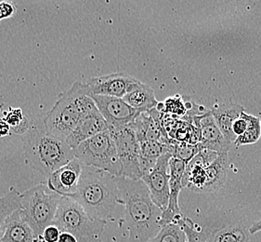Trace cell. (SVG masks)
<instances>
[{
    "mask_svg": "<svg viewBox=\"0 0 261 242\" xmlns=\"http://www.w3.org/2000/svg\"><path fill=\"white\" fill-rule=\"evenodd\" d=\"M83 164L77 158H73L68 163L50 174L47 180L48 189L62 197L73 195L79 188Z\"/></svg>",
    "mask_w": 261,
    "mask_h": 242,
    "instance_id": "obj_14",
    "label": "cell"
},
{
    "mask_svg": "<svg viewBox=\"0 0 261 242\" xmlns=\"http://www.w3.org/2000/svg\"><path fill=\"white\" fill-rule=\"evenodd\" d=\"M99 110L88 94L86 83L74 82L69 90L59 95L57 102L44 117V127L53 135L66 138L87 116Z\"/></svg>",
    "mask_w": 261,
    "mask_h": 242,
    "instance_id": "obj_4",
    "label": "cell"
},
{
    "mask_svg": "<svg viewBox=\"0 0 261 242\" xmlns=\"http://www.w3.org/2000/svg\"><path fill=\"white\" fill-rule=\"evenodd\" d=\"M18 210L9 216L2 227L1 242H39L34 230L24 221Z\"/></svg>",
    "mask_w": 261,
    "mask_h": 242,
    "instance_id": "obj_19",
    "label": "cell"
},
{
    "mask_svg": "<svg viewBox=\"0 0 261 242\" xmlns=\"http://www.w3.org/2000/svg\"><path fill=\"white\" fill-rule=\"evenodd\" d=\"M120 160L121 176L133 180L142 178L140 166V143L131 124L109 129Z\"/></svg>",
    "mask_w": 261,
    "mask_h": 242,
    "instance_id": "obj_8",
    "label": "cell"
},
{
    "mask_svg": "<svg viewBox=\"0 0 261 242\" xmlns=\"http://www.w3.org/2000/svg\"><path fill=\"white\" fill-rule=\"evenodd\" d=\"M156 109L167 114H172L173 116H177L178 117H182L187 113L185 103H182V99L179 96L169 98L164 104H158Z\"/></svg>",
    "mask_w": 261,
    "mask_h": 242,
    "instance_id": "obj_28",
    "label": "cell"
},
{
    "mask_svg": "<svg viewBox=\"0 0 261 242\" xmlns=\"http://www.w3.org/2000/svg\"><path fill=\"white\" fill-rule=\"evenodd\" d=\"M248 232L241 224L230 225L216 230L208 242H249Z\"/></svg>",
    "mask_w": 261,
    "mask_h": 242,
    "instance_id": "obj_23",
    "label": "cell"
},
{
    "mask_svg": "<svg viewBox=\"0 0 261 242\" xmlns=\"http://www.w3.org/2000/svg\"><path fill=\"white\" fill-rule=\"evenodd\" d=\"M172 158L171 153L163 155L151 172L141 178L149 188L152 202L162 211L167 210L169 202V161Z\"/></svg>",
    "mask_w": 261,
    "mask_h": 242,
    "instance_id": "obj_9",
    "label": "cell"
},
{
    "mask_svg": "<svg viewBox=\"0 0 261 242\" xmlns=\"http://www.w3.org/2000/svg\"><path fill=\"white\" fill-rule=\"evenodd\" d=\"M93 242H102L101 240H100V238H99V239H97V240H95V241Z\"/></svg>",
    "mask_w": 261,
    "mask_h": 242,
    "instance_id": "obj_37",
    "label": "cell"
},
{
    "mask_svg": "<svg viewBox=\"0 0 261 242\" xmlns=\"http://www.w3.org/2000/svg\"><path fill=\"white\" fill-rule=\"evenodd\" d=\"M99 113L105 117L109 129L115 127L129 125L141 114L140 111L132 108L122 98L102 96V95H89Z\"/></svg>",
    "mask_w": 261,
    "mask_h": 242,
    "instance_id": "obj_10",
    "label": "cell"
},
{
    "mask_svg": "<svg viewBox=\"0 0 261 242\" xmlns=\"http://www.w3.org/2000/svg\"><path fill=\"white\" fill-rule=\"evenodd\" d=\"M182 120L192 123L200 132V144L203 149L219 153H228L232 144L226 141L220 128L217 125L211 111L207 110L201 116L193 117L182 116Z\"/></svg>",
    "mask_w": 261,
    "mask_h": 242,
    "instance_id": "obj_11",
    "label": "cell"
},
{
    "mask_svg": "<svg viewBox=\"0 0 261 242\" xmlns=\"http://www.w3.org/2000/svg\"><path fill=\"white\" fill-rule=\"evenodd\" d=\"M140 143V166L142 176L149 174L155 166L159 158L172 152V143L160 142H143ZM172 154V153H171Z\"/></svg>",
    "mask_w": 261,
    "mask_h": 242,
    "instance_id": "obj_22",
    "label": "cell"
},
{
    "mask_svg": "<svg viewBox=\"0 0 261 242\" xmlns=\"http://www.w3.org/2000/svg\"><path fill=\"white\" fill-rule=\"evenodd\" d=\"M22 148L27 166L47 178L74 158V151L66 141L47 132L45 127L32 125L22 136Z\"/></svg>",
    "mask_w": 261,
    "mask_h": 242,
    "instance_id": "obj_3",
    "label": "cell"
},
{
    "mask_svg": "<svg viewBox=\"0 0 261 242\" xmlns=\"http://www.w3.org/2000/svg\"><path fill=\"white\" fill-rule=\"evenodd\" d=\"M247 120L241 115L240 117L238 119H236L232 125V132L234 133L236 137L241 136L243 135L247 129Z\"/></svg>",
    "mask_w": 261,
    "mask_h": 242,
    "instance_id": "obj_32",
    "label": "cell"
},
{
    "mask_svg": "<svg viewBox=\"0 0 261 242\" xmlns=\"http://www.w3.org/2000/svg\"><path fill=\"white\" fill-rule=\"evenodd\" d=\"M11 126L4 120V118L0 119V138L9 136V135H11Z\"/></svg>",
    "mask_w": 261,
    "mask_h": 242,
    "instance_id": "obj_33",
    "label": "cell"
},
{
    "mask_svg": "<svg viewBox=\"0 0 261 242\" xmlns=\"http://www.w3.org/2000/svg\"><path fill=\"white\" fill-rule=\"evenodd\" d=\"M203 148L201 147L200 142L197 144H191L188 142H178L173 140L171 153L173 158H178L188 163Z\"/></svg>",
    "mask_w": 261,
    "mask_h": 242,
    "instance_id": "obj_27",
    "label": "cell"
},
{
    "mask_svg": "<svg viewBox=\"0 0 261 242\" xmlns=\"http://www.w3.org/2000/svg\"><path fill=\"white\" fill-rule=\"evenodd\" d=\"M106 224L92 218L75 200L63 197L53 225L62 232L71 233L79 242H93L99 239Z\"/></svg>",
    "mask_w": 261,
    "mask_h": 242,
    "instance_id": "obj_6",
    "label": "cell"
},
{
    "mask_svg": "<svg viewBox=\"0 0 261 242\" xmlns=\"http://www.w3.org/2000/svg\"><path fill=\"white\" fill-rule=\"evenodd\" d=\"M149 242H188V239L178 223H172L162 227L156 237Z\"/></svg>",
    "mask_w": 261,
    "mask_h": 242,
    "instance_id": "obj_26",
    "label": "cell"
},
{
    "mask_svg": "<svg viewBox=\"0 0 261 242\" xmlns=\"http://www.w3.org/2000/svg\"><path fill=\"white\" fill-rule=\"evenodd\" d=\"M210 111L226 141L233 146L237 137L232 132V125L245 112V108L233 101L227 100L215 105Z\"/></svg>",
    "mask_w": 261,
    "mask_h": 242,
    "instance_id": "obj_16",
    "label": "cell"
},
{
    "mask_svg": "<svg viewBox=\"0 0 261 242\" xmlns=\"http://www.w3.org/2000/svg\"><path fill=\"white\" fill-rule=\"evenodd\" d=\"M228 161V153H221L215 161L204 168L206 179L204 187V193H213L222 188L227 177Z\"/></svg>",
    "mask_w": 261,
    "mask_h": 242,
    "instance_id": "obj_21",
    "label": "cell"
},
{
    "mask_svg": "<svg viewBox=\"0 0 261 242\" xmlns=\"http://www.w3.org/2000/svg\"><path fill=\"white\" fill-rule=\"evenodd\" d=\"M1 237H2V229H0V242H1Z\"/></svg>",
    "mask_w": 261,
    "mask_h": 242,
    "instance_id": "obj_36",
    "label": "cell"
},
{
    "mask_svg": "<svg viewBox=\"0 0 261 242\" xmlns=\"http://www.w3.org/2000/svg\"><path fill=\"white\" fill-rule=\"evenodd\" d=\"M138 79L125 73H113L94 77L86 83L89 95H102L124 98Z\"/></svg>",
    "mask_w": 261,
    "mask_h": 242,
    "instance_id": "obj_12",
    "label": "cell"
},
{
    "mask_svg": "<svg viewBox=\"0 0 261 242\" xmlns=\"http://www.w3.org/2000/svg\"><path fill=\"white\" fill-rule=\"evenodd\" d=\"M17 13V6L10 1H0V21L14 17Z\"/></svg>",
    "mask_w": 261,
    "mask_h": 242,
    "instance_id": "obj_30",
    "label": "cell"
},
{
    "mask_svg": "<svg viewBox=\"0 0 261 242\" xmlns=\"http://www.w3.org/2000/svg\"><path fill=\"white\" fill-rule=\"evenodd\" d=\"M62 231L55 225H50L45 228L41 235L42 240L44 242H58Z\"/></svg>",
    "mask_w": 261,
    "mask_h": 242,
    "instance_id": "obj_31",
    "label": "cell"
},
{
    "mask_svg": "<svg viewBox=\"0 0 261 242\" xmlns=\"http://www.w3.org/2000/svg\"><path fill=\"white\" fill-rule=\"evenodd\" d=\"M25 116L23 115V112L21 108H12L11 107L9 111L5 112L4 114V120L11 126V130L20 126L21 122L24 119Z\"/></svg>",
    "mask_w": 261,
    "mask_h": 242,
    "instance_id": "obj_29",
    "label": "cell"
},
{
    "mask_svg": "<svg viewBox=\"0 0 261 242\" xmlns=\"http://www.w3.org/2000/svg\"><path fill=\"white\" fill-rule=\"evenodd\" d=\"M261 231V220L260 221L255 222L250 228H249V233L251 235H254L257 232Z\"/></svg>",
    "mask_w": 261,
    "mask_h": 242,
    "instance_id": "obj_35",
    "label": "cell"
},
{
    "mask_svg": "<svg viewBox=\"0 0 261 242\" xmlns=\"http://www.w3.org/2000/svg\"><path fill=\"white\" fill-rule=\"evenodd\" d=\"M204 242H207V241H204Z\"/></svg>",
    "mask_w": 261,
    "mask_h": 242,
    "instance_id": "obj_38",
    "label": "cell"
},
{
    "mask_svg": "<svg viewBox=\"0 0 261 242\" xmlns=\"http://www.w3.org/2000/svg\"><path fill=\"white\" fill-rule=\"evenodd\" d=\"M75 200L96 220H113L120 205L119 190L115 176L102 170L82 166L79 188L67 197Z\"/></svg>",
    "mask_w": 261,
    "mask_h": 242,
    "instance_id": "obj_2",
    "label": "cell"
},
{
    "mask_svg": "<svg viewBox=\"0 0 261 242\" xmlns=\"http://www.w3.org/2000/svg\"><path fill=\"white\" fill-rule=\"evenodd\" d=\"M21 194L15 187L11 186L8 194L0 197V229H2L4 222L9 216L22 209Z\"/></svg>",
    "mask_w": 261,
    "mask_h": 242,
    "instance_id": "obj_24",
    "label": "cell"
},
{
    "mask_svg": "<svg viewBox=\"0 0 261 242\" xmlns=\"http://www.w3.org/2000/svg\"><path fill=\"white\" fill-rule=\"evenodd\" d=\"M63 197L48 189L47 184H39L21 194V218L40 239L46 227L53 225Z\"/></svg>",
    "mask_w": 261,
    "mask_h": 242,
    "instance_id": "obj_5",
    "label": "cell"
},
{
    "mask_svg": "<svg viewBox=\"0 0 261 242\" xmlns=\"http://www.w3.org/2000/svg\"><path fill=\"white\" fill-rule=\"evenodd\" d=\"M119 190L120 205L124 206L123 223L128 231L127 242H149L161 230L162 210L151 199L142 180L115 177Z\"/></svg>",
    "mask_w": 261,
    "mask_h": 242,
    "instance_id": "obj_1",
    "label": "cell"
},
{
    "mask_svg": "<svg viewBox=\"0 0 261 242\" xmlns=\"http://www.w3.org/2000/svg\"><path fill=\"white\" fill-rule=\"evenodd\" d=\"M58 242H79L77 238L68 232H62Z\"/></svg>",
    "mask_w": 261,
    "mask_h": 242,
    "instance_id": "obj_34",
    "label": "cell"
},
{
    "mask_svg": "<svg viewBox=\"0 0 261 242\" xmlns=\"http://www.w3.org/2000/svg\"><path fill=\"white\" fill-rule=\"evenodd\" d=\"M106 131H109V126L99 111L97 110L81 121L65 141L74 150L82 142Z\"/></svg>",
    "mask_w": 261,
    "mask_h": 242,
    "instance_id": "obj_18",
    "label": "cell"
},
{
    "mask_svg": "<svg viewBox=\"0 0 261 242\" xmlns=\"http://www.w3.org/2000/svg\"><path fill=\"white\" fill-rule=\"evenodd\" d=\"M74 158L83 165L102 170L115 177L122 173L115 141L109 131L101 132L79 144L74 150Z\"/></svg>",
    "mask_w": 261,
    "mask_h": 242,
    "instance_id": "obj_7",
    "label": "cell"
},
{
    "mask_svg": "<svg viewBox=\"0 0 261 242\" xmlns=\"http://www.w3.org/2000/svg\"><path fill=\"white\" fill-rule=\"evenodd\" d=\"M138 142H160L163 143H171V139L161 125L157 122L149 112L141 113L136 119L131 123Z\"/></svg>",
    "mask_w": 261,
    "mask_h": 242,
    "instance_id": "obj_17",
    "label": "cell"
},
{
    "mask_svg": "<svg viewBox=\"0 0 261 242\" xmlns=\"http://www.w3.org/2000/svg\"><path fill=\"white\" fill-rule=\"evenodd\" d=\"M187 163L178 158H172L169 161V202L167 210L162 212L160 226L166 227L169 224L177 223L182 216L178 206V195L182 189V178Z\"/></svg>",
    "mask_w": 261,
    "mask_h": 242,
    "instance_id": "obj_13",
    "label": "cell"
},
{
    "mask_svg": "<svg viewBox=\"0 0 261 242\" xmlns=\"http://www.w3.org/2000/svg\"><path fill=\"white\" fill-rule=\"evenodd\" d=\"M219 155V153L215 151L202 149L186 165L182 178V187H187L193 192L203 193L206 180L204 168L215 161Z\"/></svg>",
    "mask_w": 261,
    "mask_h": 242,
    "instance_id": "obj_15",
    "label": "cell"
},
{
    "mask_svg": "<svg viewBox=\"0 0 261 242\" xmlns=\"http://www.w3.org/2000/svg\"><path fill=\"white\" fill-rule=\"evenodd\" d=\"M123 100L132 108L140 111L141 113L152 110L156 108L159 104L153 90L150 86L142 83L140 80H138L136 84L131 88Z\"/></svg>",
    "mask_w": 261,
    "mask_h": 242,
    "instance_id": "obj_20",
    "label": "cell"
},
{
    "mask_svg": "<svg viewBox=\"0 0 261 242\" xmlns=\"http://www.w3.org/2000/svg\"><path fill=\"white\" fill-rule=\"evenodd\" d=\"M242 115L247 120L248 125H247V129L245 133L241 136L237 137L234 142V146L237 148L241 146L256 143L261 137L260 118L249 115V114H246V112H243Z\"/></svg>",
    "mask_w": 261,
    "mask_h": 242,
    "instance_id": "obj_25",
    "label": "cell"
}]
</instances>
